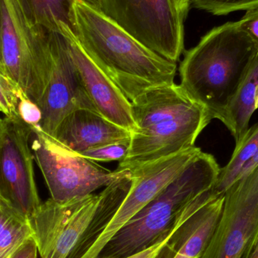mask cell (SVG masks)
Masks as SVG:
<instances>
[{"mask_svg":"<svg viewBox=\"0 0 258 258\" xmlns=\"http://www.w3.org/2000/svg\"><path fill=\"white\" fill-rule=\"evenodd\" d=\"M32 128L20 119L3 117L0 142V194L30 218L42 204L30 146Z\"/></svg>","mask_w":258,"mask_h":258,"instance_id":"8fae6325","label":"cell"},{"mask_svg":"<svg viewBox=\"0 0 258 258\" xmlns=\"http://www.w3.org/2000/svg\"><path fill=\"white\" fill-rule=\"evenodd\" d=\"M258 242V166L224 192L221 217L201 258H248Z\"/></svg>","mask_w":258,"mask_h":258,"instance_id":"ba28073f","label":"cell"},{"mask_svg":"<svg viewBox=\"0 0 258 258\" xmlns=\"http://www.w3.org/2000/svg\"><path fill=\"white\" fill-rule=\"evenodd\" d=\"M30 146L35 162L43 175L51 200L65 203L93 194L128 174L112 171L67 150L39 127L32 128Z\"/></svg>","mask_w":258,"mask_h":258,"instance_id":"8992f818","label":"cell"},{"mask_svg":"<svg viewBox=\"0 0 258 258\" xmlns=\"http://www.w3.org/2000/svg\"><path fill=\"white\" fill-rule=\"evenodd\" d=\"M248 258H258V242Z\"/></svg>","mask_w":258,"mask_h":258,"instance_id":"f546056e","label":"cell"},{"mask_svg":"<svg viewBox=\"0 0 258 258\" xmlns=\"http://www.w3.org/2000/svg\"><path fill=\"white\" fill-rule=\"evenodd\" d=\"M0 71L3 72V51H2V11L0 3Z\"/></svg>","mask_w":258,"mask_h":258,"instance_id":"83f0119b","label":"cell"},{"mask_svg":"<svg viewBox=\"0 0 258 258\" xmlns=\"http://www.w3.org/2000/svg\"><path fill=\"white\" fill-rule=\"evenodd\" d=\"M129 146L130 140L89 149L77 154L93 162L99 161L107 162L118 161L119 162L126 157Z\"/></svg>","mask_w":258,"mask_h":258,"instance_id":"7402d4cb","label":"cell"},{"mask_svg":"<svg viewBox=\"0 0 258 258\" xmlns=\"http://www.w3.org/2000/svg\"><path fill=\"white\" fill-rule=\"evenodd\" d=\"M20 120L31 128L40 127L42 114L40 107L34 101L29 99L24 92H21L18 106Z\"/></svg>","mask_w":258,"mask_h":258,"instance_id":"603a6c76","label":"cell"},{"mask_svg":"<svg viewBox=\"0 0 258 258\" xmlns=\"http://www.w3.org/2000/svg\"><path fill=\"white\" fill-rule=\"evenodd\" d=\"M174 1L182 13L186 17L191 5V0H174Z\"/></svg>","mask_w":258,"mask_h":258,"instance_id":"4316f807","label":"cell"},{"mask_svg":"<svg viewBox=\"0 0 258 258\" xmlns=\"http://www.w3.org/2000/svg\"><path fill=\"white\" fill-rule=\"evenodd\" d=\"M59 33L68 41L70 53L82 84L96 112L116 125L133 132L135 124L131 101L89 58L69 27L62 26Z\"/></svg>","mask_w":258,"mask_h":258,"instance_id":"4fadbf2b","label":"cell"},{"mask_svg":"<svg viewBox=\"0 0 258 258\" xmlns=\"http://www.w3.org/2000/svg\"><path fill=\"white\" fill-rule=\"evenodd\" d=\"M104 191L58 203H42L29 218L40 258H70L98 212Z\"/></svg>","mask_w":258,"mask_h":258,"instance_id":"9c48e42d","label":"cell"},{"mask_svg":"<svg viewBox=\"0 0 258 258\" xmlns=\"http://www.w3.org/2000/svg\"><path fill=\"white\" fill-rule=\"evenodd\" d=\"M221 168L201 151L187 168L116 233L98 258H125L144 251L169 234L184 208L210 189Z\"/></svg>","mask_w":258,"mask_h":258,"instance_id":"277c9868","label":"cell"},{"mask_svg":"<svg viewBox=\"0 0 258 258\" xmlns=\"http://www.w3.org/2000/svg\"><path fill=\"white\" fill-rule=\"evenodd\" d=\"M32 236L27 217L16 212L0 235V258H12Z\"/></svg>","mask_w":258,"mask_h":258,"instance_id":"d6986e66","label":"cell"},{"mask_svg":"<svg viewBox=\"0 0 258 258\" xmlns=\"http://www.w3.org/2000/svg\"><path fill=\"white\" fill-rule=\"evenodd\" d=\"M100 10L167 60L183 54L186 16L174 0H101Z\"/></svg>","mask_w":258,"mask_h":258,"instance_id":"52a82bcc","label":"cell"},{"mask_svg":"<svg viewBox=\"0 0 258 258\" xmlns=\"http://www.w3.org/2000/svg\"><path fill=\"white\" fill-rule=\"evenodd\" d=\"M85 3H88L90 6L96 8V9H101V0H83Z\"/></svg>","mask_w":258,"mask_h":258,"instance_id":"f1b7e54d","label":"cell"},{"mask_svg":"<svg viewBox=\"0 0 258 258\" xmlns=\"http://www.w3.org/2000/svg\"><path fill=\"white\" fill-rule=\"evenodd\" d=\"M45 30L50 60L49 77L39 107L41 130L53 138L61 121L77 109L96 111L86 95L70 53L66 38Z\"/></svg>","mask_w":258,"mask_h":258,"instance_id":"7c38bea8","label":"cell"},{"mask_svg":"<svg viewBox=\"0 0 258 258\" xmlns=\"http://www.w3.org/2000/svg\"><path fill=\"white\" fill-rule=\"evenodd\" d=\"M2 132H3V116H0V142H1Z\"/></svg>","mask_w":258,"mask_h":258,"instance_id":"1f68e13d","label":"cell"},{"mask_svg":"<svg viewBox=\"0 0 258 258\" xmlns=\"http://www.w3.org/2000/svg\"><path fill=\"white\" fill-rule=\"evenodd\" d=\"M0 3L3 73L39 105L50 71L45 28L27 25L15 0Z\"/></svg>","mask_w":258,"mask_h":258,"instance_id":"5b68a950","label":"cell"},{"mask_svg":"<svg viewBox=\"0 0 258 258\" xmlns=\"http://www.w3.org/2000/svg\"><path fill=\"white\" fill-rule=\"evenodd\" d=\"M23 91L0 71V113L3 117L19 119L18 106Z\"/></svg>","mask_w":258,"mask_h":258,"instance_id":"ffe728a7","label":"cell"},{"mask_svg":"<svg viewBox=\"0 0 258 258\" xmlns=\"http://www.w3.org/2000/svg\"><path fill=\"white\" fill-rule=\"evenodd\" d=\"M196 9L215 15H226L240 10L257 7L258 0H191Z\"/></svg>","mask_w":258,"mask_h":258,"instance_id":"44dd1931","label":"cell"},{"mask_svg":"<svg viewBox=\"0 0 258 258\" xmlns=\"http://www.w3.org/2000/svg\"><path fill=\"white\" fill-rule=\"evenodd\" d=\"M254 105H255L256 110L258 109V86L256 88L255 94H254Z\"/></svg>","mask_w":258,"mask_h":258,"instance_id":"4dcf8cb0","label":"cell"},{"mask_svg":"<svg viewBox=\"0 0 258 258\" xmlns=\"http://www.w3.org/2000/svg\"><path fill=\"white\" fill-rule=\"evenodd\" d=\"M258 150V122L248 128L243 138L236 144L228 163L221 168L219 175L211 190L215 195H223L239 178L245 164L254 156Z\"/></svg>","mask_w":258,"mask_h":258,"instance_id":"ac0fdd59","label":"cell"},{"mask_svg":"<svg viewBox=\"0 0 258 258\" xmlns=\"http://www.w3.org/2000/svg\"><path fill=\"white\" fill-rule=\"evenodd\" d=\"M73 16L74 34L82 48L128 101L174 83L177 63L138 42L100 9L75 0Z\"/></svg>","mask_w":258,"mask_h":258,"instance_id":"6da1fadb","label":"cell"},{"mask_svg":"<svg viewBox=\"0 0 258 258\" xmlns=\"http://www.w3.org/2000/svg\"><path fill=\"white\" fill-rule=\"evenodd\" d=\"M257 54V44L238 21L215 27L185 52L180 87L227 126L229 110Z\"/></svg>","mask_w":258,"mask_h":258,"instance_id":"7a4b0ae2","label":"cell"},{"mask_svg":"<svg viewBox=\"0 0 258 258\" xmlns=\"http://www.w3.org/2000/svg\"><path fill=\"white\" fill-rule=\"evenodd\" d=\"M26 24L60 33L67 25L74 33L73 6L75 0H15Z\"/></svg>","mask_w":258,"mask_h":258,"instance_id":"2e32d148","label":"cell"},{"mask_svg":"<svg viewBox=\"0 0 258 258\" xmlns=\"http://www.w3.org/2000/svg\"><path fill=\"white\" fill-rule=\"evenodd\" d=\"M238 24L258 45V6L247 10Z\"/></svg>","mask_w":258,"mask_h":258,"instance_id":"cb8c5ba5","label":"cell"},{"mask_svg":"<svg viewBox=\"0 0 258 258\" xmlns=\"http://www.w3.org/2000/svg\"><path fill=\"white\" fill-rule=\"evenodd\" d=\"M38 249L33 236L29 238L12 258H37Z\"/></svg>","mask_w":258,"mask_h":258,"instance_id":"d4e9b609","label":"cell"},{"mask_svg":"<svg viewBox=\"0 0 258 258\" xmlns=\"http://www.w3.org/2000/svg\"><path fill=\"white\" fill-rule=\"evenodd\" d=\"M224 194L199 206L171 236L172 258H201L213 234L224 205Z\"/></svg>","mask_w":258,"mask_h":258,"instance_id":"9a60e30c","label":"cell"},{"mask_svg":"<svg viewBox=\"0 0 258 258\" xmlns=\"http://www.w3.org/2000/svg\"><path fill=\"white\" fill-rule=\"evenodd\" d=\"M201 151L199 147H192L172 156L128 170L132 182L128 194L83 258H98L116 233L159 192L175 180Z\"/></svg>","mask_w":258,"mask_h":258,"instance_id":"30bf717a","label":"cell"},{"mask_svg":"<svg viewBox=\"0 0 258 258\" xmlns=\"http://www.w3.org/2000/svg\"><path fill=\"white\" fill-rule=\"evenodd\" d=\"M131 104L135 129L118 171L132 170L195 147L199 135L212 120L207 110L175 83L150 89Z\"/></svg>","mask_w":258,"mask_h":258,"instance_id":"3957f363","label":"cell"},{"mask_svg":"<svg viewBox=\"0 0 258 258\" xmlns=\"http://www.w3.org/2000/svg\"><path fill=\"white\" fill-rule=\"evenodd\" d=\"M132 132L110 122L98 112L77 109L60 122L53 139L73 153L131 140Z\"/></svg>","mask_w":258,"mask_h":258,"instance_id":"5bb4252c","label":"cell"},{"mask_svg":"<svg viewBox=\"0 0 258 258\" xmlns=\"http://www.w3.org/2000/svg\"><path fill=\"white\" fill-rule=\"evenodd\" d=\"M159 254H158V255H159ZM158 255L157 256H156V257H151V258H158Z\"/></svg>","mask_w":258,"mask_h":258,"instance_id":"d6a6232c","label":"cell"},{"mask_svg":"<svg viewBox=\"0 0 258 258\" xmlns=\"http://www.w3.org/2000/svg\"><path fill=\"white\" fill-rule=\"evenodd\" d=\"M258 166V150L256 152L254 156L245 164L244 168H242V171H241L240 174H239V177L241 176L244 175V174H247V173L250 172L251 170L254 169V168Z\"/></svg>","mask_w":258,"mask_h":258,"instance_id":"484cf974","label":"cell"},{"mask_svg":"<svg viewBox=\"0 0 258 258\" xmlns=\"http://www.w3.org/2000/svg\"><path fill=\"white\" fill-rule=\"evenodd\" d=\"M257 86L258 54L229 110L227 128L231 132L236 144L242 141L249 128L251 116L255 112L254 94Z\"/></svg>","mask_w":258,"mask_h":258,"instance_id":"e0dca14e","label":"cell"}]
</instances>
